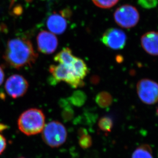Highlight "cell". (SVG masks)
Wrapping results in <instances>:
<instances>
[{
	"label": "cell",
	"instance_id": "cell-26",
	"mask_svg": "<svg viewBox=\"0 0 158 158\" xmlns=\"http://www.w3.org/2000/svg\"><path fill=\"white\" fill-rule=\"evenodd\" d=\"M157 116H158V107H157Z\"/></svg>",
	"mask_w": 158,
	"mask_h": 158
},
{
	"label": "cell",
	"instance_id": "cell-24",
	"mask_svg": "<svg viewBox=\"0 0 158 158\" xmlns=\"http://www.w3.org/2000/svg\"><path fill=\"white\" fill-rule=\"evenodd\" d=\"M8 127H9L7 125L0 123V132H3V131L7 129Z\"/></svg>",
	"mask_w": 158,
	"mask_h": 158
},
{
	"label": "cell",
	"instance_id": "cell-19",
	"mask_svg": "<svg viewBox=\"0 0 158 158\" xmlns=\"http://www.w3.org/2000/svg\"><path fill=\"white\" fill-rule=\"evenodd\" d=\"M114 126V121L110 116H104L99 119L98 127L103 132L110 133Z\"/></svg>",
	"mask_w": 158,
	"mask_h": 158
},
{
	"label": "cell",
	"instance_id": "cell-8",
	"mask_svg": "<svg viewBox=\"0 0 158 158\" xmlns=\"http://www.w3.org/2000/svg\"><path fill=\"white\" fill-rule=\"evenodd\" d=\"M101 40L108 48L113 50H120L124 48L126 45L127 36L121 29L111 28L105 31Z\"/></svg>",
	"mask_w": 158,
	"mask_h": 158
},
{
	"label": "cell",
	"instance_id": "cell-17",
	"mask_svg": "<svg viewBox=\"0 0 158 158\" xmlns=\"http://www.w3.org/2000/svg\"><path fill=\"white\" fill-rule=\"evenodd\" d=\"M68 100L72 105L77 107L82 106L86 101L87 95L83 91L77 90L73 93Z\"/></svg>",
	"mask_w": 158,
	"mask_h": 158
},
{
	"label": "cell",
	"instance_id": "cell-3",
	"mask_svg": "<svg viewBox=\"0 0 158 158\" xmlns=\"http://www.w3.org/2000/svg\"><path fill=\"white\" fill-rule=\"evenodd\" d=\"M42 132L43 140L50 148L60 147L65 142L67 139L65 127L61 122L56 121L47 123Z\"/></svg>",
	"mask_w": 158,
	"mask_h": 158
},
{
	"label": "cell",
	"instance_id": "cell-2",
	"mask_svg": "<svg viewBox=\"0 0 158 158\" xmlns=\"http://www.w3.org/2000/svg\"><path fill=\"white\" fill-rule=\"evenodd\" d=\"M45 117L42 110L31 108L22 113L18 121L19 129L26 135H33L42 132L45 126Z\"/></svg>",
	"mask_w": 158,
	"mask_h": 158
},
{
	"label": "cell",
	"instance_id": "cell-15",
	"mask_svg": "<svg viewBox=\"0 0 158 158\" xmlns=\"http://www.w3.org/2000/svg\"><path fill=\"white\" fill-rule=\"evenodd\" d=\"M95 101L100 108H108L113 103V97L108 92L101 91L96 96Z\"/></svg>",
	"mask_w": 158,
	"mask_h": 158
},
{
	"label": "cell",
	"instance_id": "cell-27",
	"mask_svg": "<svg viewBox=\"0 0 158 158\" xmlns=\"http://www.w3.org/2000/svg\"><path fill=\"white\" fill-rule=\"evenodd\" d=\"M24 158V157H20V158Z\"/></svg>",
	"mask_w": 158,
	"mask_h": 158
},
{
	"label": "cell",
	"instance_id": "cell-1",
	"mask_svg": "<svg viewBox=\"0 0 158 158\" xmlns=\"http://www.w3.org/2000/svg\"><path fill=\"white\" fill-rule=\"evenodd\" d=\"M38 56L30 40L15 38L8 42L3 57L10 66L19 69L32 66Z\"/></svg>",
	"mask_w": 158,
	"mask_h": 158
},
{
	"label": "cell",
	"instance_id": "cell-12",
	"mask_svg": "<svg viewBox=\"0 0 158 158\" xmlns=\"http://www.w3.org/2000/svg\"><path fill=\"white\" fill-rule=\"evenodd\" d=\"M70 68L75 76L81 80H83L88 73V67L85 62L77 57L75 58Z\"/></svg>",
	"mask_w": 158,
	"mask_h": 158
},
{
	"label": "cell",
	"instance_id": "cell-11",
	"mask_svg": "<svg viewBox=\"0 0 158 158\" xmlns=\"http://www.w3.org/2000/svg\"><path fill=\"white\" fill-rule=\"evenodd\" d=\"M141 43L145 51L149 55L158 56V32L152 31L144 34Z\"/></svg>",
	"mask_w": 158,
	"mask_h": 158
},
{
	"label": "cell",
	"instance_id": "cell-18",
	"mask_svg": "<svg viewBox=\"0 0 158 158\" xmlns=\"http://www.w3.org/2000/svg\"><path fill=\"white\" fill-rule=\"evenodd\" d=\"M132 158H153L152 151L148 145H142L135 149Z\"/></svg>",
	"mask_w": 158,
	"mask_h": 158
},
{
	"label": "cell",
	"instance_id": "cell-4",
	"mask_svg": "<svg viewBox=\"0 0 158 158\" xmlns=\"http://www.w3.org/2000/svg\"><path fill=\"white\" fill-rule=\"evenodd\" d=\"M52 76L49 79V83L52 85L64 81L72 88H77L83 86L84 82L75 76L70 67L62 64L52 65L49 68Z\"/></svg>",
	"mask_w": 158,
	"mask_h": 158
},
{
	"label": "cell",
	"instance_id": "cell-10",
	"mask_svg": "<svg viewBox=\"0 0 158 158\" xmlns=\"http://www.w3.org/2000/svg\"><path fill=\"white\" fill-rule=\"evenodd\" d=\"M46 25L52 34L61 35L66 29L67 21L62 14L54 13L47 19Z\"/></svg>",
	"mask_w": 158,
	"mask_h": 158
},
{
	"label": "cell",
	"instance_id": "cell-23",
	"mask_svg": "<svg viewBox=\"0 0 158 158\" xmlns=\"http://www.w3.org/2000/svg\"><path fill=\"white\" fill-rule=\"evenodd\" d=\"M5 73L2 67L0 66V86L3 84L4 80Z\"/></svg>",
	"mask_w": 158,
	"mask_h": 158
},
{
	"label": "cell",
	"instance_id": "cell-7",
	"mask_svg": "<svg viewBox=\"0 0 158 158\" xmlns=\"http://www.w3.org/2000/svg\"><path fill=\"white\" fill-rule=\"evenodd\" d=\"M5 88L9 96L17 99L26 94L28 88V83L22 76L12 75L6 80Z\"/></svg>",
	"mask_w": 158,
	"mask_h": 158
},
{
	"label": "cell",
	"instance_id": "cell-14",
	"mask_svg": "<svg viewBox=\"0 0 158 158\" xmlns=\"http://www.w3.org/2000/svg\"><path fill=\"white\" fill-rule=\"evenodd\" d=\"M59 105L62 111V118L65 122L71 121L74 116V110L72 108V104H70L68 99H62L59 101Z\"/></svg>",
	"mask_w": 158,
	"mask_h": 158
},
{
	"label": "cell",
	"instance_id": "cell-9",
	"mask_svg": "<svg viewBox=\"0 0 158 158\" xmlns=\"http://www.w3.org/2000/svg\"><path fill=\"white\" fill-rule=\"evenodd\" d=\"M37 41L39 52L45 55L53 53L58 47V40L56 36L47 31H41L38 35Z\"/></svg>",
	"mask_w": 158,
	"mask_h": 158
},
{
	"label": "cell",
	"instance_id": "cell-5",
	"mask_svg": "<svg viewBox=\"0 0 158 158\" xmlns=\"http://www.w3.org/2000/svg\"><path fill=\"white\" fill-rule=\"evenodd\" d=\"M114 21L122 27L130 28L138 23L140 15L136 8L130 5H123L118 8L114 15Z\"/></svg>",
	"mask_w": 158,
	"mask_h": 158
},
{
	"label": "cell",
	"instance_id": "cell-13",
	"mask_svg": "<svg viewBox=\"0 0 158 158\" xmlns=\"http://www.w3.org/2000/svg\"><path fill=\"white\" fill-rule=\"evenodd\" d=\"M76 56H73L72 50L68 47L63 49L54 57V60L59 64L71 67Z\"/></svg>",
	"mask_w": 158,
	"mask_h": 158
},
{
	"label": "cell",
	"instance_id": "cell-22",
	"mask_svg": "<svg viewBox=\"0 0 158 158\" xmlns=\"http://www.w3.org/2000/svg\"><path fill=\"white\" fill-rule=\"evenodd\" d=\"M7 146L6 139L2 135L0 134V155L2 154L5 150Z\"/></svg>",
	"mask_w": 158,
	"mask_h": 158
},
{
	"label": "cell",
	"instance_id": "cell-16",
	"mask_svg": "<svg viewBox=\"0 0 158 158\" xmlns=\"http://www.w3.org/2000/svg\"><path fill=\"white\" fill-rule=\"evenodd\" d=\"M78 138L79 145L82 148L87 149L91 146L92 138L84 128H80L78 131Z\"/></svg>",
	"mask_w": 158,
	"mask_h": 158
},
{
	"label": "cell",
	"instance_id": "cell-25",
	"mask_svg": "<svg viewBox=\"0 0 158 158\" xmlns=\"http://www.w3.org/2000/svg\"><path fill=\"white\" fill-rule=\"evenodd\" d=\"M91 82H93V83H97L98 82H99V78L97 76H94L91 78Z\"/></svg>",
	"mask_w": 158,
	"mask_h": 158
},
{
	"label": "cell",
	"instance_id": "cell-20",
	"mask_svg": "<svg viewBox=\"0 0 158 158\" xmlns=\"http://www.w3.org/2000/svg\"><path fill=\"white\" fill-rule=\"evenodd\" d=\"M96 6L101 8H110L115 5L118 0H92Z\"/></svg>",
	"mask_w": 158,
	"mask_h": 158
},
{
	"label": "cell",
	"instance_id": "cell-21",
	"mask_svg": "<svg viewBox=\"0 0 158 158\" xmlns=\"http://www.w3.org/2000/svg\"><path fill=\"white\" fill-rule=\"evenodd\" d=\"M138 3L143 8L151 9L157 6L158 0H138Z\"/></svg>",
	"mask_w": 158,
	"mask_h": 158
},
{
	"label": "cell",
	"instance_id": "cell-6",
	"mask_svg": "<svg viewBox=\"0 0 158 158\" xmlns=\"http://www.w3.org/2000/svg\"><path fill=\"white\" fill-rule=\"evenodd\" d=\"M139 97L144 103L152 105L158 102V83L150 79H143L137 85Z\"/></svg>",
	"mask_w": 158,
	"mask_h": 158
}]
</instances>
